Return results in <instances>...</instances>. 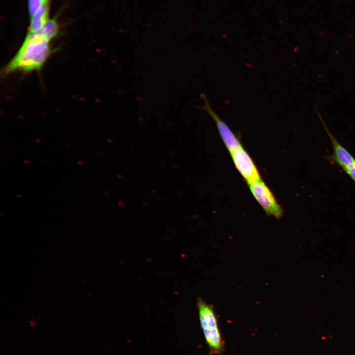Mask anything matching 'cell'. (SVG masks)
I'll return each instance as SVG.
<instances>
[{"label": "cell", "instance_id": "obj_6", "mask_svg": "<svg viewBox=\"0 0 355 355\" xmlns=\"http://www.w3.org/2000/svg\"><path fill=\"white\" fill-rule=\"evenodd\" d=\"M197 308L200 325L203 330H211L218 327L217 319L213 307L201 298L197 300Z\"/></svg>", "mask_w": 355, "mask_h": 355}, {"label": "cell", "instance_id": "obj_7", "mask_svg": "<svg viewBox=\"0 0 355 355\" xmlns=\"http://www.w3.org/2000/svg\"><path fill=\"white\" fill-rule=\"evenodd\" d=\"M206 343L212 355H220L224 350V342L218 327L203 330Z\"/></svg>", "mask_w": 355, "mask_h": 355}, {"label": "cell", "instance_id": "obj_3", "mask_svg": "<svg viewBox=\"0 0 355 355\" xmlns=\"http://www.w3.org/2000/svg\"><path fill=\"white\" fill-rule=\"evenodd\" d=\"M255 199L269 215L280 218L283 215V210L277 201L274 194L261 179L248 184Z\"/></svg>", "mask_w": 355, "mask_h": 355}, {"label": "cell", "instance_id": "obj_1", "mask_svg": "<svg viewBox=\"0 0 355 355\" xmlns=\"http://www.w3.org/2000/svg\"><path fill=\"white\" fill-rule=\"evenodd\" d=\"M51 40L37 32L27 33L15 55L4 66L3 76L15 71L29 72L39 70L51 53Z\"/></svg>", "mask_w": 355, "mask_h": 355}, {"label": "cell", "instance_id": "obj_9", "mask_svg": "<svg viewBox=\"0 0 355 355\" xmlns=\"http://www.w3.org/2000/svg\"><path fill=\"white\" fill-rule=\"evenodd\" d=\"M35 32H38L51 40L58 34L59 26L55 20L48 19L39 30Z\"/></svg>", "mask_w": 355, "mask_h": 355}, {"label": "cell", "instance_id": "obj_4", "mask_svg": "<svg viewBox=\"0 0 355 355\" xmlns=\"http://www.w3.org/2000/svg\"><path fill=\"white\" fill-rule=\"evenodd\" d=\"M200 97L204 101V104L202 107H201V108L205 111L214 120L219 135L229 152H231L242 147L240 141L235 134L227 124L213 109L206 94L202 93L200 94Z\"/></svg>", "mask_w": 355, "mask_h": 355}, {"label": "cell", "instance_id": "obj_8", "mask_svg": "<svg viewBox=\"0 0 355 355\" xmlns=\"http://www.w3.org/2000/svg\"><path fill=\"white\" fill-rule=\"evenodd\" d=\"M48 7L47 4L40 7L31 17L28 33H34L39 30L48 21Z\"/></svg>", "mask_w": 355, "mask_h": 355}, {"label": "cell", "instance_id": "obj_2", "mask_svg": "<svg viewBox=\"0 0 355 355\" xmlns=\"http://www.w3.org/2000/svg\"><path fill=\"white\" fill-rule=\"evenodd\" d=\"M314 108L332 145L333 153L331 155L328 156V159L337 163L355 182V157L334 137L326 126L316 106H314Z\"/></svg>", "mask_w": 355, "mask_h": 355}, {"label": "cell", "instance_id": "obj_5", "mask_svg": "<svg viewBox=\"0 0 355 355\" xmlns=\"http://www.w3.org/2000/svg\"><path fill=\"white\" fill-rule=\"evenodd\" d=\"M230 154L235 167L248 184L261 179L251 158L242 147Z\"/></svg>", "mask_w": 355, "mask_h": 355}, {"label": "cell", "instance_id": "obj_10", "mask_svg": "<svg viewBox=\"0 0 355 355\" xmlns=\"http://www.w3.org/2000/svg\"><path fill=\"white\" fill-rule=\"evenodd\" d=\"M48 0H28V10L31 17L42 6L47 4Z\"/></svg>", "mask_w": 355, "mask_h": 355}]
</instances>
